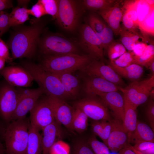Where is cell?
<instances>
[{
	"mask_svg": "<svg viewBox=\"0 0 154 154\" xmlns=\"http://www.w3.org/2000/svg\"><path fill=\"white\" fill-rule=\"evenodd\" d=\"M2 152H5V148L2 142L0 141V153Z\"/></svg>",
	"mask_w": 154,
	"mask_h": 154,
	"instance_id": "53",
	"label": "cell"
},
{
	"mask_svg": "<svg viewBox=\"0 0 154 154\" xmlns=\"http://www.w3.org/2000/svg\"><path fill=\"white\" fill-rule=\"evenodd\" d=\"M79 71L84 74L102 78L121 88H124L125 85L121 78L113 68L101 60H93Z\"/></svg>",
	"mask_w": 154,
	"mask_h": 154,
	"instance_id": "13",
	"label": "cell"
},
{
	"mask_svg": "<svg viewBox=\"0 0 154 154\" xmlns=\"http://www.w3.org/2000/svg\"><path fill=\"white\" fill-rule=\"evenodd\" d=\"M143 141L154 142V131L147 124L137 121L135 130L130 137L129 143L135 144Z\"/></svg>",
	"mask_w": 154,
	"mask_h": 154,
	"instance_id": "26",
	"label": "cell"
},
{
	"mask_svg": "<svg viewBox=\"0 0 154 154\" xmlns=\"http://www.w3.org/2000/svg\"><path fill=\"white\" fill-rule=\"evenodd\" d=\"M136 7L139 25L143 21L151 9L154 7V1L137 0Z\"/></svg>",
	"mask_w": 154,
	"mask_h": 154,
	"instance_id": "34",
	"label": "cell"
},
{
	"mask_svg": "<svg viewBox=\"0 0 154 154\" xmlns=\"http://www.w3.org/2000/svg\"><path fill=\"white\" fill-rule=\"evenodd\" d=\"M13 7V2L10 0H0V11Z\"/></svg>",
	"mask_w": 154,
	"mask_h": 154,
	"instance_id": "48",
	"label": "cell"
},
{
	"mask_svg": "<svg viewBox=\"0 0 154 154\" xmlns=\"http://www.w3.org/2000/svg\"><path fill=\"white\" fill-rule=\"evenodd\" d=\"M123 3V1L117 0L112 6L98 12L116 36L119 35L121 30Z\"/></svg>",
	"mask_w": 154,
	"mask_h": 154,
	"instance_id": "18",
	"label": "cell"
},
{
	"mask_svg": "<svg viewBox=\"0 0 154 154\" xmlns=\"http://www.w3.org/2000/svg\"><path fill=\"white\" fill-rule=\"evenodd\" d=\"M119 35L120 36V40L125 49L128 51H132L135 44L139 41L141 39L145 42L143 37L138 32L134 33L127 30L122 27Z\"/></svg>",
	"mask_w": 154,
	"mask_h": 154,
	"instance_id": "29",
	"label": "cell"
},
{
	"mask_svg": "<svg viewBox=\"0 0 154 154\" xmlns=\"http://www.w3.org/2000/svg\"><path fill=\"white\" fill-rule=\"evenodd\" d=\"M28 11L29 15H32L37 19L46 15L43 5L38 1L31 9H28Z\"/></svg>",
	"mask_w": 154,
	"mask_h": 154,
	"instance_id": "43",
	"label": "cell"
},
{
	"mask_svg": "<svg viewBox=\"0 0 154 154\" xmlns=\"http://www.w3.org/2000/svg\"><path fill=\"white\" fill-rule=\"evenodd\" d=\"M0 58L4 59L5 61L11 62L12 58L9 56L8 47L5 42L0 38Z\"/></svg>",
	"mask_w": 154,
	"mask_h": 154,
	"instance_id": "46",
	"label": "cell"
},
{
	"mask_svg": "<svg viewBox=\"0 0 154 154\" xmlns=\"http://www.w3.org/2000/svg\"><path fill=\"white\" fill-rule=\"evenodd\" d=\"M43 5L46 15H51L56 19L58 11V0H39Z\"/></svg>",
	"mask_w": 154,
	"mask_h": 154,
	"instance_id": "38",
	"label": "cell"
},
{
	"mask_svg": "<svg viewBox=\"0 0 154 154\" xmlns=\"http://www.w3.org/2000/svg\"><path fill=\"white\" fill-rule=\"evenodd\" d=\"M148 44L143 41H140L135 45L132 51L135 56H139L144 52Z\"/></svg>",
	"mask_w": 154,
	"mask_h": 154,
	"instance_id": "47",
	"label": "cell"
},
{
	"mask_svg": "<svg viewBox=\"0 0 154 154\" xmlns=\"http://www.w3.org/2000/svg\"><path fill=\"white\" fill-rule=\"evenodd\" d=\"M132 147L143 154H154V142H140L135 144Z\"/></svg>",
	"mask_w": 154,
	"mask_h": 154,
	"instance_id": "41",
	"label": "cell"
},
{
	"mask_svg": "<svg viewBox=\"0 0 154 154\" xmlns=\"http://www.w3.org/2000/svg\"><path fill=\"white\" fill-rule=\"evenodd\" d=\"M124 115L122 124L127 134L129 143L130 137L135 130L137 121V108L132 106L124 98Z\"/></svg>",
	"mask_w": 154,
	"mask_h": 154,
	"instance_id": "25",
	"label": "cell"
},
{
	"mask_svg": "<svg viewBox=\"0 0 154 154\" xmlns=\"http://www.w3.org/2000/svg\"><path fill=\"white\" fill-rule=\"evenodd\" d=\"M73 154H95L87 141L80 140L75 143Z\"/></svg>",
	"mask_w": 154,
	"mask_h": 154,
	"instance_id": "40",
	"label": "cell"
},
{
	"mask_svg": "<svg viewBox=\"0 0 154 154\" xmlns=\"http://www.w3.org/2000/svg\"><path fill=\"white\" fill-rule=\"evenodd\" d=\"M145 67L150 71L152 75H154V59L148 63Z\"/></svg>",
	"mask_w": 154,
	"mask_h": 154,
	"instance_id": "51",
	"label": "cell"
},
{
	"mask_svg": "<svg viewBox=\"0 0 154 154\" xmlns=\"http://www.w3.org/2000/svg\"><path fill=\"white\" fill-rule=\"evenodd\" d=\"M19 98L17 87L5 80L0 84V117L7 125L12 121Z\"/></svg>",
	"mask_w": 154,
	"mask_h": 154,
	"instance_id": "8",
	"label": "cell"
},
{
	"mask_svg": "<svg viewBox=\"0 0 154 154\" xmlns=\"http://www.w3.org/2000/svg\"><path fill=\"white\" fill-rule=\"evenodd\" d=\"M30 124L25 154H42V135Z\"/></svg>",
	"mask_w": 154,
	"mask_h": 154,
	"instance_id": "27",
	"label": "cell"
},
{
	"mask_svg": "<svg viewBox=\"0 0 154 154\" xmlns=\"http://www.w3.org/2000/svg\"><path fill=\"white\" fill-rule=\"evenodd\" d=\"M7 125L0 117V141H3V137Z\"/></svg>",
	"mask_w": 154,
	"mask_h": 154,
	"instance_id": "49",
	"label": "cell"
},
{
	"mask_svg": "<svg viewBox=\"0 0 154 154\" xmlns=\"http://www.w3.org/2000/svg\"><path fill=\"white\" fill-rule=\"evenodd\" d=\"M0 75L11 86L17 88H25L32 85L34 81L29 72L23 66H11L0 70Z\"/></svg>",
	"mask_w": 154,
	"mask_h": 154,
	"instance_id": "15",
	"label": "cell"
},
{
	"mask_svg": "<svg viewBox=\"0 0 154 154\" xmlns=\"http://www.w3.org/2000/svg\"><path fill=\"white\" fill-rule=\"evenodd\" d=\"M28 9L25 7H17L13 8L9 14V27L19 26L29 20Z\"/></svg>",
	"mask_w": 154,
	"mask_h": 154,
	"instance_id": "31",
	"label": "cell"
},
{
	"mask_svg": "<svg viewBox=\"0 0 154 154\" xmlns=\"http://www.w3.org/2000/svg\"><path fill=\"white\" fill-rule=\"evenodd\" d=\"M74 107L94 121H109L112 119L108 109L98 96H86L75 102Z\"/></svg>",
	"mask_w": 154,
	"mask_h": 154,
	"instance_id": "10",
	"label": "cell"
},
{
	"mask_svg": "<svg viewBox=\"0 0 154 154\" xmlns=\"http://www.w3.org/2000/svg\"><path fill=\"white\" fill-rule=\"evenodd\" d=\"M118 154H135L129 148V146L122 149L119 151Z\"/></svg>",
	"mask_w": 154,
	"mask_h": 154,
	"instance_id": "50",
	"label": "cell"
},
{
	"mask_svg": "<svg viewBox=\"0 0 154 154\" xmlns=\"http://www.w3.org/2000/svg\"><path fill=\"white\" fill-rule=\"evenodd\" d=\"M17 88L20 98L11 121L26 118L27 114L33 108L38 99L44 94L42 90L39 87L34 89Z\"/></svg>",
	"mask_w": 154,
	"mask_h": 154,
	"instance_id": "14",
	"label": "cell"
},
{
	"mask_svg": "<svg viewBox=\"0 0 154 154\" xmlns=\"http://www.w3.org/2000/svg\"><path fill=\"white\" fill-rule=\"evenodd\" d=\"M108 64L121 77L126 78L132 82L139 80L144 73L143 67L136 64L122 67L116 65L110 61Z\"/></svg>",
	"mask_w": 154,
	"mask_h": 154,
	"instance_id": "24",
	"label": "cell"
},
{
	"mask_svg": "<svg viewBox=\"0 0 154 154\" xmlns=\"http://www.w3.org/2000/svg\"><path fill=\"white\" fill-rule=\"evenodd\" d=\"M98 96L110 109L115 118L123 122L124 115L123 96L118 91H113L102 94Z\"/></svg>",
	"mask_w": 154,
	"mask_h": 154,
	"instance_id": "20",
	"label": "cell"
},
{
	"mask_svg": "<svg viewBox=\"0 0 154 154\" xmlns=\"http://www.w3.org/2000/svg\"><path fill=\"white\" fill-rule=\"evenodd\" d=\"M38 19L33 20L30 26L18 29L12 34L7 45L12 59L30 58L35 56L44 27Z\"/></svg>",
	"mask_w": 154,
	"mask_h": 154,
	"instance_id": "1",
	"label": "cell"
},
{
	"mask_svg": "<svg viewBox=\"0 0 154 154\" xmlns=\"http://www.w3.org/2000/svg\"><path fill=\"white\" fill-rule=\"evenodd\" d=\"M60 125L55 120L42 130V154H49L53 145L62 138L63 134Z\"/></svg>",
	"mask_w": 154,
	"mask_h": 154,
	"instance_id": "21",
	"label": "cell"
},
{
	"mask_svg": "<svg viewBox=\"0 0 154 154\" xmlns=\"http://www.w3.org/2000/svg\"><path fill=\"white\" fill-rule=\"evenodd\" d=\"M90 125L94 135L98 136L107 145V140L111 129L110 121L94 120Z\"/></svg>",
	"mask_w": 154,
	"mask_h": 154,
	"instance_id": "30",
	"label": "cell"
},
{
	"mask_svg": "<svg viewBox=\"0 0 154 154\" xmlns=\"http://www.w3.org/2000/svg\"><path fill=\"white\" fill-rule=\"evenodd\" d=\"M134 55L132 51H127L117 58L110 61L118 66L125 67L135 64Z\"/></svg>",
	"mask_w": 154,
	"mask_h": 154,
	"instance_id": "39",
	"label": "cell"
},
{
	"mask_svg": "<svg viewBox=\"0 0 154 154\" xmlns=\"http://www.w3.org/2000/svg\"><path fill=\"white\" fill-rule=\"evenodd\" d=\"M30 112V124L39 131L56 120L52 107L45 94L40 97Z\"/></svg>",
	"mask_w": 154,
	"mask_h": 154,
	"instance_id": "9",
	"label": "cell"
},
{
	"mask_svg": "<svg viewBox=\"0 0 154 154\" xmlns=\"http://www.w3.org/2000/svg\"><path fill=\"white\" fill-rule=\"evenodd\" d=\"M117 0H84L82 4L86 9L92 11H100L113 5Z\"/></svg>",
	"mask_w": 154,
	"mask_h": 154,
	"instance_id": "33",
	"label": "cell"
},
{
	"mask_svg": "<svg viewBox=\"0 0 154 154\" xmlns=\"http://www.w3.org/2000/svg\"><path fill=\"white\" fill-rule=\"evenodd\" d=\"M79 43V46L86 54L103 61L104 49L102 44L88 24H84L81 27Z\"/></svg>",
	"mask_w": 154,
	"mask_h": 154,
	"instance_id": "11",
	"label": "cell"
},
{
	"mask_svg": "<svg viewBox=\"0 0 154 154\" xmlns=\"http://www.w3.org/2000/svg\"><path fill=\"white\" fill-rule=\"evenodd\" d=\"M107 51L110 60L117 58L127 52L125 48L121 43L114 40L108 47Z\"/></svg>",
	"mask_w": 154,
	"mask_h": 154,
	"instance_id": "37",
	"label": "cell"
},
{
	"mask_svg": "<svg viewBox=\"0 0 154 154\" xmlns=\"http://www.w3.org/2000/svg\"><path fill=\"white\" fill-rule=\"evenodd\" d=\"M5 152L0 153V154H4Z\"/></svg>",
	"mask_w": 154,
	"mask_h": 154,
	"instance_id": "56",
	"label": "cell"
},
{
	"mask_svg": "<svg viewBox=\"0 0 154 154\" xmlns=\"http://www.w3.org/2000/svg\"><path fill=\"white\" fill-rule=\"evenodd\" d=\"M30 124L26 117L7 125L3 137L6 154H25Z\"/></svg>",
	"mask_w": 154,
	"mask_h": 154,
	"instance_id": "4",
	"label": "cell"
},
{
	"mask_svg": "<svg viewBox=\"0 0 154 154\" xmlns=\"http://www.w3.org/2000/svg\"><path fill=\"white\" fill-rule=\"evenodd\" d=\"M153 99L150 98L146 108L145 114L146 118L150 126L154 131V102Z\"/></svg>",
	"mask_w": 154,
	"mask_h": 154,
	"instance_id": "42",
	"label": "cell"
},
{
	"mask_svg": "<svg viewBox=\"0 0 154 154\" xmlns=\"http://www.w3.org/2000/svg\"><path fill=\"white\" fill-rule=\"evenodd\" d=\"M22 65L42 90L44 94L67 100L63 86L56 74L44 69L38 64L26 61L22 63Z\"/></svg>",
	"mask_w": 154,
	"mask_h": 154,
	"instance_id": "3",
	"label": "cell"
},
{
	"mask_svg": "<svg viewBox=\"0 0 154 154\" xmlns=\"http://www.w3.org/2000/svg\"><path fill=\"white\" fill-rule=\"evenodd\" d=\"M110 121L111 129L107 146L112 152H117L130 146L127 134L123 128L122 121L115 118L112 119Z\"/></svg>",
	"mask_w": 154,
	"mask_h": 154,
	"instance_id": "16",
	"label": "cell"
},
{
	"mask_svg": "<svg viewBox=\"0 0 154 154\" xmlns=\"http://www.w3.org/2000/svg\"><path fill=\"white\" fill-rule=\"evenodd\" d=\"M59 141L55 143L51 147L49 154H68V146Z\"/></svg>",
	"mask_w": 154,
	"mask_h": 154,
	"instance_id": "44",
	"label": "cell"
},
{
	"mask_svg": "<svg viewBox=\"0 0 154 154\" xmlns=\"http://www.w3.org/2000/svg\"><path fill=\"white\" fill-rule=\"evenodd\" d=\"M74 108L71 122L72 131L82 133L87 130L88 126V117L81 110Z\"/></svg>",
	"mask_w": 154,
	"mask_h": 154,
	"instance_id": "28",
	"label": "cell"
},
{
	"mask_svg": "<svg viewBox=\"0 0 154 154\" xmlns=\"http://www.w3.org/2000/svg\"><path fill=\"white\" fill-rule=\"evenodd\" d=\"M95 59L87 54L42 56L38 64L54 74L72 73L77 70H81Z\"/></svg>",
	"mask_w": 154,
	"mask_h": 154,
	"instance_id": "2",
	"label": "cell"
},
{
	"mask_svg": "<svg viewBox=\"0 0 154 154\" xmlns=\"http://www.w3.org/2000/svg\"><path fill=\"white\" fill-rule=\"evenodd\" d=\"M55 74L58 76L62 83L67 100L75 99L79 96L82 85L80 77L70 73Z\"/></svg>",
	"mask_w": 154,
	"mask_h": 154,
	"instance_id": "22",
	"label": "cell"
},
{
	"mask_svg": "<svg viewBox=\"0 0 154 154\" xmlns=\"http://www.w3.org/2000/svg\"><path fill=\"white\" fill-rule=\"evenodd\" d=\"M88 21V24L101 41L104 50H107L109 46L114 41L112 30L94 14H91L89 15Z\"/></svg>",
	"mask_w": 154,
	"mask_h": 154,
	"instance_id": "19",
	"label": "cell"
},
{
	"mask_svg": "<svg viewBox=\"0 0 154 154\" xmlns=\"http://www.w3.org/2000/svg\"><path fill=\"white\" fill-rule=\"evenodd\" d=\"M58 11L56 19L65 31L73 32L77 28L82 13V8L77 1L58 0Z\"/></svg>",
	"mask_w": 154,
	"mask_h": 154,
	"instance_id": "6",
	"label": "cell"
},
{
	"mask_svg": "<svg viewBox=\"0 0 154 154\" xmlns=\"http://www.w3.org/2000/svg\"><path fill=\"white\" fill-rule=\"evenodd\" d=\"M136 1L137 0L123 1V13L121 21L123 28L134 33L138 32L137 29L138 28L136 7Z\"/></svg>",
	"mask_w": 154,
	"mask_h": 154,
	"instance_id": "23",
	"label": "cell"
},
{
	"mask_svg": "<svg viewBox=\"0 0 154 154\" xmlns=\"http://www.w3.org/2000/svg\"><path fill=\"white\" fill-rule=\"evenodd\" d=\"M129 148L135 153V154H143L141 152L135 149L132 146H129Z\"/></svg>",
	"mask_w": 154,
	"mask_h": 154,
	"instance_id": "55",
	"label": "cell"
},
{
	"mask_svg": "<svg viewBox=\"0 0 154 154\" xmlns=\"http://www.w3.org/2000/svg\"><path fill=\"white\" fill-rule=\"evenodd\" d=\"M47 96L53 108L56 120L71 131L74 108L70 106L65 100L56 97Z\"/></svg>",
	"mask_w": 154,
	"mask_h": 154,
	"instance_id": "17",
	"label": "cell"
},
{
	"mask_svg": "<svg viewBox=\"0 0 154 154\" xmlns=\"http://www.w3.org/2000/svg\"><path fill=\"white\" fill-rule=\"evenodd\" d=\"M154 7L152 8L143 21L138 25V28L143 36L144 40L146 36H154Z\"/></svg>",
	"mask_w": 154,
	"mask_h": 154,
	"instance_id": "32",
	"label": "cell"
},
{
	"mask_svg": "<svg viewBox=\"0 0 154 154\" xmlns=\"http://www.w3.org/2000/svg\"><path fill=\"white\" fill-rule=\"evenodd\" d=\"M5 62V60L0 58V70L4 68Z\"/></svg>",
	"mask_w": 154,
	"mask_h": 154,
	"instance_id": "52",
	"label": "cell"
},
{
	"mask_svg": "<svg viewBox=\"0 0 154 154\" xmlns=\"http://www.w3.org/2000/svg\"><path fill=\"white\" fill-rule=\"evenodd\" d=\"M154 59V45L153 42L148 44L143 53L139 56L134 55L135 64L145 67L151 61Z\"/></svg>",
	"mask_w": 154,
	"mask_h": 154,
	"instance_id": "35",
	"label": "cell"
},
{
	"mask_svg": "<svg viewBox=\"0 0 154 154\" xmlns=\"http://www.w3.org/2000/svg\"><path fill=\"white\" fill-rule=\"evenodd\" d=\"M150 97V98H152L153 99H154V88H153L151 90L150 93L149 97Z\"/></svg>",
	"mask_w": 154,
	"mask_h": 154,
	"instance_id": "54",
	"label": "cell"
},
{
	"mask_svg": "<svg viewBox=\"0 0 154 154\" xmlns=\"http://www.w3.org/2000/svg\"><path fill=\"white\" fill-rule=\"evenodd\" d=\"M9 27V14L2 11L0 12V36L3 35Z\"/></svg>",
	"mask_w": 154,
	"mask_h": 154,
	"instance_id": "45",
	"label": "cell"
},
{
	"mask_svg": "<svg viewBox=\"0 0 154 154\" xmlns=\"http://www.w3.org/2000/svg\"><path fill=\"white\" fill-rule=\"evenodd\" d=\"M38 47L41 56L83 54L74 42L59 34H48L40 38Z\"/></svg>",
	"mask_w": 154,
	"mask_h": 154,
	"instance_id": "5",
	"label": "cell"
},
{
	"mask_svg": "<svg viewBox=\"0 0 154 154\" xmlns=\"http://www.w3.org/2000/svg\"><path fill=\"white\" fill-rule=\"evenodd\" d=\"M82 81V92L86 96H98L113 91L120 90L121 87L105 80L98 77L80 73Z\"/></svg>",
	"mask_w": 154,
	"mask_h": 154,
	"instance_id": "12",
	"label": "cell"
},
{
	"mask_svg": "<svg viewBox=\"0 0 154 154\" xmlns=\"http://www.w3.org/2000/svg\"><path fill=\"white\" fill-rule=\"evenodd\" d=\"M95 154H110V150L103 142L98 141L95 135L92 136L87 141Z\"/></svg>",
	"mask_w": 154,
	"mask_h": 154,
	"instance_id": "36",
	"label": "cell"
},
{
	"mask_svg": "<svg viewBox=\"0 0 154 154\" xmlns=\"http://www.w3.org/2000/svg\"><path fill=\"white\" fill-rule=\"evenodd\" d=\"M154 87V75L141 81L133 82L128 86L121 88L124 98L135 108L145 102Z\"/></svg>",
	"mask_w": 154,
	"mask_h": 154,
	"instance_id": "7",
	"label": "cell"
}]
</instances>
